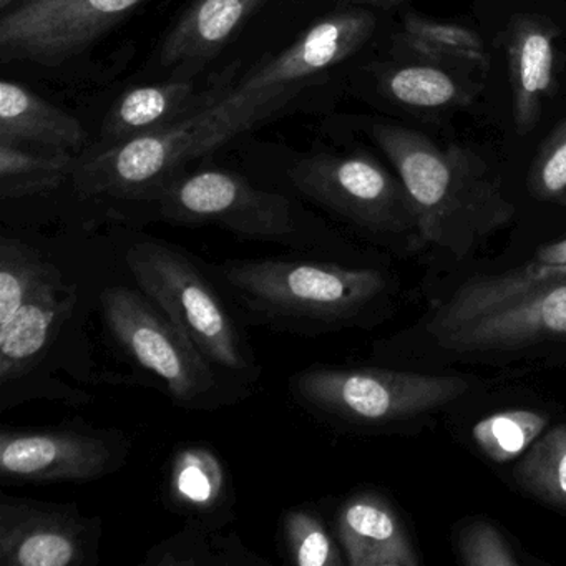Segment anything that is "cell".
Listing matches in <instances>:
<instances>
[{
  "label": "cell",
  "mask_w": 566,
  "mask_h": 566,
  "mask_svg": "<svg viewBox=\"0 0 566 566\" xmlns=\"http://www.w3.org/2000/svg\"><path fill=\"white\" fill-rule=\"evenodd\" d=\"M264 2L197 0L164 39L158 64L184 77L185 67H198L213 59Z\"/></svg>",
  "instance_id": "e0dca14e"
},
{
  "label": "cell",
  "mask_w": 566,
  "mask_h": 566,
  "mask_svg": "<svg viewBox=\"0 0 566 566\" xmlns=\"http://www.w3.org/2000/svg\"><path fill=\"white\" fill-rule=\"evenodd\" d=\"M407 44L430 57H455L485 64L482 39L462 25L440 24L409 14L403 21Z\"/></svg>",
  "instance_id": "484cf974"
},
{
  "label": "cell",
  "mask_w": 566,
  "mask_h": 566,
  "mask_svg": "<svg viewBox=\"0 0 566 566\" xmlns=\"http://www.w3.org/2000/svg\"><path fill=\"white\" fill-rule=\"evenodd\" d=\"M150 566H260L263 558L254 555L237 536H223L190 522L180 533L148 552Z\"/></svg>",
  "instance_id": "ffe728a7"
},
{
  "label": "cell",
  "mask_w": 566,
  "mask_h": 566,
  "mask_svg": "<svg viewBox=\"0 0 566 566\" xmlns=\"http://www.w3.org/2000/svg\"><path fill=\"white\" fill-rule=\"evenodd\" d=\"M283 539L287 559L293 565L343 566L346 563L339 542L310 505L294 506L284 513Z\"/></svg>",
  "instance_id": "d4e9b609"
},
{
  "label": "cell",
  "mask_w": 566,
  "mask_h": 566,
  "mask_svg": "<svg viewBox=\"0 0 566 566\" xmlns=\"http://www.w3.org/2000/svg\"><path fill=\"white\" fill-rule=\"evenodd\" d=\"M533 198L548 203H566V118L542 145L528 177Z\"/></svg>",
  "instance_id": "83f0119b"
},
{
  "label": "cell",
  "mask_w": 566,
  "mask_h": 566,
  "mask_svg": "<svg viewBox=\"0 0 566 566\" xmlns=\"http://www.w3.org/2000/svg\"><path fill=\"white\" fill-rule=\"evenodd\" d=\"M386 91L407 107L439 108L460 98V88L446 72L433 67H403L386 78Z\"/></svg>",
  "instance_id": "4316f807"
},
{
  "label": "cell",
  "mask_w": 566,
  "mask_h": 566,
  "mask_svg": "<svg viewBox=\"0 0 566 566\" xmlns=\"http://www.w3.org/2000/svg\"><path fill=\"white\" fill-rule=\"evenodd\" d=\"M516 482L530 495L566 509V423H556L520 457Z\"/></svg>",
  "instance_id": "603a6c76"
},
{
  "label": "cell",
  "mask_w": 566,
  "mask_h": 566,
  "mask_svg": "<svg viewBox=\"0 0 566 566\" xmlns=\"http://www.w3.org/2000/svg\"><path fill=\"white\" fill-rule=\"evenodd\" d=\"M77 165L78 157L72 155L41 154L0 144V198L19 200L57 190L74 177Z\"/></svg>",
  "instance_id": "44dd1931"
},
{
  "label": "cell",
  "mask_w": 566,
  "mask_h": 566,
  "mask_svg": "<svg viewBox=\"0 0 566 566\" xmlns=\"http://www.w3.org/2000/svg\"><path fill=\"white\" fill-rule=\"evenodd\" d=\"M290 178L304 197L364 230H416V211L406 185L373 158L314 154L297 161Z\"/></svg>",
  "instance_id": "52a82bcc"
},
{
  "label": "cell",
  "mask_w": 566,
  "mask_h": 566,
  "mask_svg": "<svg viewBox=\"0 0 566 566\" xmlns=\"http://www.w3.org/2000/svg\"><path fill=\"white\" fill-rule=\"evenodd\" d=\"M75 301V286L57 281L32 294L11 316L0 321V382L21 379L41 360Z\"/></svg>",
  "instance_id": "2e32d148"
},
{
  "label": "cell",
  "mask_w": 566,
  "mask_h": 566,
  "mask_svg": "<svg viewBox=\"0 0 566 566\" xmlns=\"http://www.w3.org/2000/svg\"><path fill=\"white\" fill-rule=\"evenodd\" d=\"M157 200L168 223L217 224L244 240L284 241L294 234L291 201L231 171L203 170L177 178Z\"/></svg>",
  "instance_id": "ba28073f"
},
{
  "label": "cell",
  "mask_w": 566,
  "mask_h": 566,
  "mask_svg": "<svg viewBox=\"0 0 566 566\" xmlns=\"http://www.w3.org/2000/svg\"><path fill=\"white\" fill-rule=\"evenodd\" d=\"M234 75L237 69L231 65L205 81L178 77L164 84L144 85L125 92L105 117L94 150H87L84 155L111 150L135 138L167 130L208 111L233 87Z\"/></svg>",
  "instance_id": "7c38bea8"
},
{
  "label": "cell",
  "mask_w": 566,
  "mask_h": 566,
  "mask_svg": "<svg viewBox=\"0 0 566 566\" xmlns=\"http://www.w3.org/2000/svg\"><path fill=\"white\" fill-rule=\"evenodd\" d=\"M354 2H366V4L382 6V8H389V6L400 4L402 0H354Z\"/></svg>",
  "instance_id": "4dcf8cb0"
},
{
  "label": "cell",
  "mask_w": 566,
  "mask_h": 566,
  "mask_svg": "<svg viewBox=\"0 0 566 566\" xmlns=\"http://www.w3.org/2000/svg\"><path fill=\"white\" fill-rule=\"evenodd\" d=\"M125 261L142 293L174 321L205 359L224 370L253 369L230 313L187 256L160 241H142L128 250Z\"/></svg>",
  "instance_id": "5b68a950"
},
{
  "label": "cell",
  "mask_w": 566,
  "mask_h": 566,
  "mask_svg": "<svg viewBox=\"0 0 566 566\" xmlns=\"http://www.w3.org/2000/svg\"><path fill=\"white\" fill-rule=\"evenodd\" d=\"M510 77H512L513 118L520 135L538 124L542 101L553 82L552 32L532 19H518L510 39Z\"/></svg>",
  "instance_id": "ac0fdd59"
},
{
  "label": "cell",
  "mask_w": 566,
  "mask_h": 566,
  "mask_svg": "<svg viewBox=\"0 0 566 566\" xmlns=\"http://www.w3.org/2000/svg\"><path fill=\"white\" fill-rule=\"evenodd\" d=\"M530 261L543 266H566V238L539 248Z\"/></svg>",
  "instance_id": "f546056e"
},
{
  "label": "cell",
  "mask_w": 566,
  "mask_h": 566,
  "mask_svg": "<svg viewBox=\"0 0 566 566\" xmlns=\"http://www.w3.org/2000/svg\"><path fill=\"white\" fill-rule=\"evenodd\" d=\"M221 276L238 304L261 323L297 334H319L356 323L384 296V273L324 261H227Z\"/></svg>",
  "instance_id": "3957f363"
},
{
  "label": "cell",
  "mask_w": 566,
  "mask_h": 566,
  "mask_svg": "<svg viewBox=\"0 0 566 566\" xmlns=\"http://www.w3.org/2000/svg\"><path fill=\"white\" fill-rule=\"evenodd\" d=\"M147 0H21L0 19V59L55 67Z\"/></svg>",
  "instance_id": "9c48e42d"
},
{
  "label": "cell",
  "mask_w": 566,
  "mask_h": 566,
  "mask_svg": "<svg viewBox=\"0 0 566 566\" xmlns=\"http://www.w3.org/2000/svg\"><path fill=\"white\" fill-rule=\"evenodd\" d=\"M19 0H0V11L6 12L12 8V6L18 4Z\"/></svg>",
  "instance_id": "1f68e13d"
},
{
  "label": "cell",
  "mask_w": 566,
  "mask_h": 566,
  "mask_svg": "<svg viewBox=\"0 0 566 566\" xmlns=\"http://www.w3.org/2000/svg\"><path fill=\"white\" fill-rule=\"evenodd\" d=\"M336 536L347 565H419V556L399 515L377 493H356L339 506Z\"/></svg>",
  "instance_id": "5bb4252c"
},
{
  "label": "cell",
  "mask_w": 566,
  "mask_h": 566,
  "mask_svg": "<svg viewBox=\"0 0 566 566\" xmlns=\"http://www.w3.org/2000/svg\"><path fill=\"white\" fill-rule=\"evenodd\" d=\"M168 495L181 512L197 516L213 515L230 500L227 467L208 447H184L175 453L171 462Z\"/></svg>",
  "instance_id": "d6986e66"
},
{
  "label": "cell",
  "mask_w": 566,
  "mask_h": 566,
  "mask_svg": "<svg viewBox=\"0 0 566 566\" xmlns=\"http://www.w3.org/2000/svg\"><path fill=\"white\" fill-rule=\"evenodd\" d=\"M114 460L104 437L75 430L4 429L0 432V473L25 482H91Z\"/></svg>",
  "instance_id": "4fadbf2b"
},
{
  "label": "cell",
  "mask_w": 566,
  "mask_h": 566,
  "mask_svg": "<svg viewBox=\"0 0 566 566\" xmlns=\"http://www.w3.org/2000/svg\"><path fill=\"white\" fill-rule=\"evenodd\" d=\"M566 339V276L542 281L489 313L436 337L453 353L522 349Z\"/></svg>",
  "instance_id": "8fae6325"
},
{
  "label": "cell",
  "mask_w": 566,
  "mask_h": 566,
  "mask_svg": "<svg viewBox=\"0 0 566 566\" xmlns=\"http://www.w3.org/2000/svg\"><path fill=\"white\" fill-rule=\"evenodd\" d=\"M108 333L144 369L160 377L168 392L187 403H200L218 390L213 364L144 293L108 287L101 294Z\"/></svg>",
  "instance_id": "8992f818"
},
{
  "label": "cell",
  "mask_w": 566,
  "mask_h": 566,
  "mask_svg": "<svg viewBox=\"0 0 566 566\" xmlns=\"http://www.w3.org/2000/svg\"><path fill=\"white\" fill-rule=\"evenodd\" d=\"M64 280L41 251L18 238H0V321L45 286Z\"/></svg>",
  "instance_id": "7402d4cb"
},
{
  "label": "cell",
  "mask_w": 566,
  "mask_h": 566,
  "mask_svg": "<svg viewBox=\"0 0 566 566\" xmlns=\"http://www.w3.org/2000/svg\"><path fill=\"white\" fill-rule=\"evenodd\" d=\"M376 29L360 9L327 15L276 57L234 84L208 111L175 125L185 160L191 161L280 111L314 75L359 51Z\"/></svg>",
  "instance_id": "7a4b0ae2"
},
{
  "label": "cell",
  "mask_w": 566,
  "mask_h": 566,
  "mask_svg": "<svg viewBox=\"0 0 566 566\" xmlns=\"http://www.w3.org/2000/svg\"><path fill=\"white\" fill-rule=\"evenodd\" d=\"M98 532V523L75 505L0 495L2 566L85 565Z\"/></svg>",
  "instance_id": "30bf717a"
},
{
  "label": "cell",
  "mask_w": 566,
  "mask_h": 566,
  "mask_svg": "<svg viewBox=\"0 0 566 566\" xmlns=\"http://www.w3.org/2000/svg\"><path fill=\"white\" fill-rule=\"evenodd\" d=\"M548 427L545 413L530 409L502 410L473 426L472 439L496 463L520 459Z\"/></svg>",
  "instance_id": "cb8c5ba5"
},
{
  "label": "cell",
  "mask_w": 566,
  "mask_h": 566,
  "mask_svg": "<svg viewBox=\"0 0 566 566\" xmlns=\"http://www.w3.org/2000/svg\"><path fill=\"white\" fill-rule=\"evenodd\" d=\"M291 390L311 412L347 422L387 423L440 409L460 399L469 382L459 376L316 366L297 373Z\"/></svg>",
  "instance_id": "277c9868"
},
{
  "label": "cell",
  "mask_w": 566,
  "mask_h": 566,
  "mask_svg": "<svg viewBox=\"0 0 566 566\" xmlns=\"http://www.w3.org/2000/svg\"><path fill=\"white\" fill-rule=\"evenodd\" d=\"M373 138L412 198L422 243L463 260L512 224L515 205L479 155L460 147L442 150L426 135L396 125H374Z\"/></svg>",
  "instance_id": "6da1fadb"
},
{
  "label": "cell",
  "mask_w": 566,
  "mask_h": 566,
  "mask_svg": "<svg viewBox=\"0 0 566 566\" xmlns=\"http://www.w3.org/2000/svg\"><path fill=\"white\" fill-rule=\"evenodd\" d=\"M0 144L81 158L87 151L84 125L41 95L11 81L0 84Z\"/></svg>",
  "instance_id": "9a60e30c"
},
{
  "label": "cell",
  "mask_w": 566,
  "mask_h": 566,
  "mask_svg": "<svg viewBox=\"0 0 566 566\" xmlns=\"http://www.w3.org/2000/svg\"><path fill=\"white\" fill-rule=\"evenodd\" d=\"M460 555L467 566H518L520 559L495 525L475 522L460 536Z\"/></svg>",
  "instance_id": "f1b7e54d"
}]
</instances>
